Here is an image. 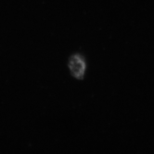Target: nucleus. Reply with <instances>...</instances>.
<instances>
[{
  "label": "nucleus",
  "instance_id": "nucleus-1",
  "mask_svg": "<svg viewBox=\"0 0 154 154\" xmlns=\"http://www.w3.org/2000/svg\"><path fill=\"white\" fill-rule=\"evenodd\" d=\"M69 68L72 74L77 79L84 76L86 70V63L80 56L74 55L69 61Z\"/></svg>",
  "mask_w": 154,
  "mask_h": 154
}]
</instances>
